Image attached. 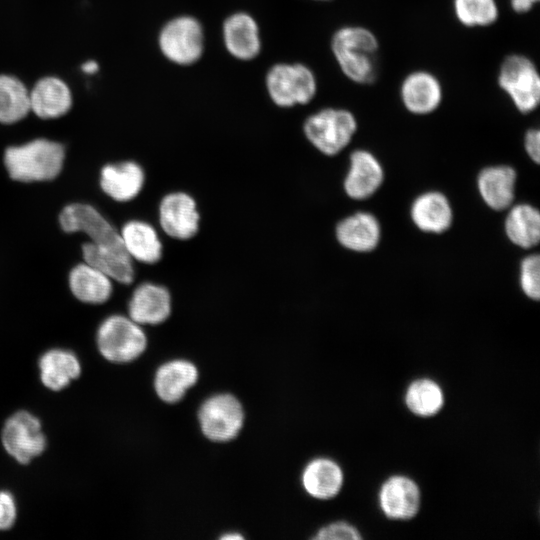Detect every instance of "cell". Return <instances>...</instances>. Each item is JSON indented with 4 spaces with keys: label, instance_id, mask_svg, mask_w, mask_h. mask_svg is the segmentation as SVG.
<instances>
[{
    "label": "cell",
    "instance_id": "22",
    "mask_svg": "<svg viewBox=\"0 0 540 540\" xmlns=\"http://www.w3.org/2000/svg\"><path fill=\"white\" fill-rule=\"evenodd\" d=\"M336 238L349 250L368 252L373 250L380 240V225L370 213H355L338 223Z\"/></svg>",
    "mask_w": 540,
    "mask_h": 540
},
{
    "label": "cell",
    "instance_id": "15",
    "mask_svg": "<svg viewBox=\"0 0 540 540\" xmlns=\"http://www.w3.org/2000/svg\"><path fill=\"white\" fill-rule=\"evenodd\" d=\"M72 102L69 86L59 77H43L29 90L30 111L44 120L65 115L71 109Z\"/></svg>",
    "mask_w": 540,
    "mask_h": 540
},
{
    "label": "cell",
    "instance_id": "39",
    "mask_svg": "<svg viewBox=\"0 0 540 540\" xmlns=\"http://www.w3.org/2000/svg\"><path fill=\"white\" fill-rule=\"evenodd\" d=\"M314 1H331V0H314Z\"/></svg>",
    "mask_w": 540,
    "mask_h": 540
},
{
    "label": "cell",
    "instance_id": "5",
    "mask_svg": "<svg viewBox=\"0 0 540 540\" xmlns=\"http://www.w3.org/2000/svg\"><path fill=\"white\" fill-rule=\"evenodd\" d=\"M357 130L354 114L344 108H324L304 122L307 140L322 154L333 156L342 151Z\"/></svg>",
    "mask_w": 540,
    "mask_h": 540
},
{
    "label": "cell",
    "instance_id": "34",
    "mask_svg": "<svg viewBox=\"0 0 540 540\" xmlns=\"http://www.w3.org/2000/svg\"><path fill=\"white\" fill-rule=\"evenodd\" d=\"M17 504L13 494L0 490V531L9 530L17 519Z\"/></svg>",
    "mask_w": 540,
    "mask_h": 540
},
{
    "label": "cell",
    "instance_id": "11",
    "mask_svg": "<svg viewBox=\"0 0 540 540\" xmlns=\"http://www.w3.org/2000/svg\"><path fill=\"white\" fill-rule=\"evenodd\" d=\"M159 225L163 232L176 240H189L200 228V213L196 200L184 191L164 195L158 207Z\"/></svg>",
    "mask_w": 540,
    "mask_h": 540
},
{
    "label": "cell",
    "instance_id": "8",
    "mask_svg": "<svg viewBox=\"0 0 540 540\" xmlns=\"http://www.w3.org/2000/svg\"><path fill=\"white\" fill-rule=\"evenodd\" d=\"M245 413L238 398L229 393L208 397L198 410V423L203 435L214 442H228L241 431Z\"/></svg>",
    "mask_w": 540,
    "mask_h": 540
},
{
    "label": "cell",
    "instance_id": "1",
    "mask_svg": "<svg viewBox=\"0 0 540 540\" xmlns=\"http://www.w3.org/2000/svg\"><path fill=\"white\" fill-rule=\"evenodd\" d=\"M379 46L373 31L358 25L339 28L331 39V50L341 72L359 85H370L377 79Z\"/></svg>",
    "mask_w": 540,
    "mask_h": 540
},
{
    "label": "cell",
    "instance_id": "25",
    "mask_svg": "<svg viewBox=\"0 0 540 540\" xmlns=\"http://www.w3.org/2000/svg\"><path fill=\"white\" fill-rule=\"evenodd\" d=\"M515 181L516 172L511 167H487L478 176V189L489 207L504 210L513 202Z\"/></svg>",
    "mask_w": 540,
    "mask_h": 540
},
{
    "label": "cell",
    "instance_id": "2",
    "mask_svg": "<svg viewBox=\"0 0 540 540\" xmlns=\"http://www.w3.org/2000/svg\"><path fill=\"white\" fill-rule=\"evenodd\" d=\"M65 158L62 144L37 138L5 150L4 164L9 176L21 182L52 180L60 173Z\"/></svg>",
    "mask_w": 540,
    "mask_h": 540
},
{
    "label": "cell",
    "instance_id": "28",
    "mask_svg": "<svg viewBox=\"0 0 540 540\" xmlns=\"http://www.w3.org/2000/svg\"><path fill=\"white\" fill-rule=\"evenodd\" d=\"M505 231L515 245L531 248L538 244L540 238V214L531 205L519 204L508 213Z\"/></svg>",
    "mask_w": 540,
    "mask_h": 540
},
{
    "label": "cell",
    "instance_id": "23",
    "mask_svg": "<svg viewBox=\"0 0 540 540\" xmlns=\"http://www.w3.org/2000/svg\"><path fill=\"white\" fill-rule=\"evenodd\" d=\"M302 485L313 498L320 500L336 496L343 485V472L340 466L328 458L310 461L302 472Z\"/></svg>",
    "mask_w": 540,
    "mask_h": 540
},
{
    "label": "cell",
    "instance_id": "12",
    "mask_svg": "<svg viewBox=\"0 0 540 540\" xmlns=\"http://www.w3.org/2000/svg\"><path fill=\"white\" fill-rule=\"evenodd\" d=\"M400 100L407 111L415 115L434 112L443 100V87L439 78L427 70L407 74L400 85Z\"/></svg>",
    "mask_w": 540,
    "mask_h": 540
},
{
    "label": "cell",
    "instance_id": "35",
    "mask_svg": "<svg viewBox=\"0 0 540 540\" xmlns=\"http://www.w3.org/2000/svg\"><path fill=\"white\" fill-rule=\"evenodd\" d=\"M525 149L528 155L536 163L540 160V132L538 129H530L525 134Z\"/></svg>",
    "mask_w": 540,
    "mask_h": 540
},
{
    "label": "cell",
    "instance_id": "17",
    "mask_svg": "<svg viewBox=\"0 0 540 540\" xmlns=\"http://www.w3.org/2000/svg\"><path fill=\"white\" fill-rule=\"evenodd\" d=\"M222 32L224 45L235 58L252 60L259 54V27L251 15L245 12L230 15L223 23Z\"/></svg>",
    "mask_w": 540,
    "mask_h": 540
},
{
    "label": "cell",
    "instance_id": "21",
    "mask_svg": "<svg viewBox=\"0 0 540 540\" xmlns=\"http://www.w3.org/2000/svg\"><path fill=\"white\" fill-rule=\"evenodd\" d=\"M124 249L131 260L155 264L163 255V244L153 225L142 220H130L120 230Z\"/></svg>",
    "mask_w": 540,
    "mask_h": 540
},
{
    "label": "cell",
    "instance_id": "7",
    "mask_svg": "<svg viewBox=\"0 0 540 540\" xmlns=\"http://www.w3.org/2000/svg\"><path fill=\"white\" fill-rule=\"evenodd\" d=\"M1 443L16 462L29 464L45 451L47 439L40 419L29 411L20 410L6 419Z\"/></svg>",
    "mask_w": 540,
    "mask_h": 540
},
{
    "label": "cell",
    "instance_id": "26",
    "mask_svg": "<svg viewBox=\"0 0 540 540\" xmlns=\"http://www.w3.org/2000/svg\"><path fill=\"white\" fill-rule=\"evenodd\" d=\"M411 217L420 230L441 233L451 225L452 209L443 194L427 192L413 202Z\"/></svg>",
    "mask_w": 540,
    "mask_h": 540
},
{
    "label": "cell",
    "instance_id": "27",
    "mask_svg": "<svg viewBox=\"0 0 540 540\" xmlns=\"http://www.w3.org/2000/svg\"><path fill=\"white\" fill-rule=\"evenodd\" d=\"M82 255L84 262L102 271L114 281L130 284L134 280L133 261L126 254L116 253L87 242L82 245Z\"/></svg>",
    "mask_w": 540,
    "mask_h": 540
},
{
    "label": "cell",
    "instance_id": "37",
    "mask_svg": "<svg viewBox=\"0 0 540 540\" xmlns=\"http://www.w3.org/2000/svg\"><path fill=\"white\" fill-rule=\"evenodd\" d=\"M81 70L88 75H93L99 70V65L94 60L86 61L82 64Z\"/></svg>",
    "mask_w": 540,
    "mask_h": 540
},
{
    "label": "cell",
    "instance_id": "29",
    "mask_svg": "<svg viewBox=\"0 0 540 540\" xmlns=\"http://www.w3.org/2000/svg\"><path fill=\"white\" fill-rule=\"evenodd\" d=\"M30 112L29 90L17 77L0 74V123L13 124Z\"/></svg>",
    "mask_w": 540,
    "mask_h": 540
},
{
    "label": "cell",
    "instance_id": "30",
    "mask_svg": "<svg viewBox=\"0 0 540 540\" xmlns=\"http://www.w3.org/2000/svg\"><path fill=\"white\" fill-rule=\"evenodd\" d=\"M408 409L421 417H429L438 413L444 404L441 387L431 379H418L412 382L405 394Z\"/></svg>",
    "mask_w": 540,
    "mask_h": 540
},
{
    "label": "cell",
    "instance_id": "19",
    "mask_svg": "<svg viewBox=\"0 0 540 540\" xmlns=\"http://www.w3.org/2000/svg\"><path fill=\"white\" fill-rule=\"evenodd\" d=\"M144 183V170L134 161L107 164L100 173L102 190L118 202L134 199L141 192Z\"/></svg>",
    "mask_w": 540,
    "mask_h": 540
},
{
    "label": "cell",
    "instance_id": "32",
    "mask_svg": "<svg viewBox=\"0 0 540 540\" xmlns=\"http://www.w3.org/2000/svg\"><path fill=\"white\" fill-rule=\"evenodd\" d=\"M520 285L523 292L531 299L540 296V258L537 254L523 259L520 269Z\"/></svg>",
    "mask_w": 540,
    "mask_h": 540
},
{
    "label": "cell",
    "instance_id": "38",
    "mask_svg": "<svg viewBox=\"0 0 540 540\" xmlns=\"http://www.w3.org/2000/svg\"><path fill=\"white\" fill-rule=\"evenodd\" d=\"M243 536L239 533H234V532H230V533H226L224 534L221 539H224V540H236V539H242Z\"/></svg>",
    "mask_w": 540,
    "mask_h": 540
},
{
    "label": "cell",
    "instance_id": "6",
    "mask_svg": "<svg viewBox=\"0 0 540 540\" xmlns=\"http://www.w3.org/2000/svg\"><path fill=\"white\" fill-rule=\"evenodd\" d=\"M271 100L280 107L309 103L316 95L317 80L313 71L301 63H279L266 75Z\"/></svg>",
    "mask_w": 540,
    "mask_h": 540
},
{
    "label": "cell",
    "instance_id": "10",
    "mask_svg": "<svg viewBox=\"0 0 540 540\" xmlns=\"http://www.w3.org/2000/svg\"><path fill=\"white\" fill-rule=\"evenodd\" d=\"M59 222L67 233L83 232L93 244L126 254L120 232L93 206L82 203H73L63 208Z\"/></svg>",
    "mask_w": 540,
    "mask_h": 540
},
{
    "label": "cell",
    "instance_id": "14",
    "mask_svg": "<svg viewBox=\"0 0 540 540\" xmlns=\"http://www.w3.org/2000/svg\"><path fill=\"white\" fill-rule=\"evenodd\" d=\"M420 502L418 485L406 476L396 475L388 478L379 491L380 508L390 519L413 518L419 511Z\"/></svg>",
    "mask_w": 540,
    "mask_h": 540
},
{
    "label": "cell",
    "instance_id": "18",
    "mask_svg": "<svg viewBox=\"0 0 540 540\" xmlns=\"http://www.w3.org/2000/svg\"><path fill=\"white\" fill-rule=\"evenodd\" d=\"M39 378L43 386L58 392L78 379L82 366L77 355L63 348H52L45 351L38 359Z\"/></svg>",
    "mask_w": 540,
    "mask_h": 540
},
{
    "label": "cell",
    "instance_id": "36",
    "mask_svg": "<svg viewBox=\"0 0 540 540\" xmlns=\"http://www.w3.org/2000/svg\"><path fill=\"white\" fill-rule=\"evenodd\" d=\"M511 9L517 14H526L538 4L539 0H509Z\"/></svg>",
    "mask_w": 540,
    "mask_h": 540
},
{
    "label": "cell",
    "instance_id": "16",
    "mask_svg": "<svg viewBox=\"0 0 540 540\" xmlns=\"http://www.w3.org/2000/svg\"><path fill=\"white\" fill-rule=\"evenodd\" d=\"M199 377L194 363L186 359H173L156 370L153 384L157 396L166 403L174 404L184 398Z\"/></svg>",
    "mask_w": 540,
    "mask_h": 540
},
{
    "label": "cell",
    "instance_id": "24",
    "mask_svg": "<svg viewBox=\"0 0 540 540\" xmlns=\"http://www.w3.org/2000/svg\"><path fill=\"white\" fill-rule=\"evenodd\" d=\"M69 287L79 301L87 304H102L113 291L112 279L86 262L70 271Z\"/></svg>",
    "mask_w": 540,
    "mask_h": 540
},
{
    "label": "cell",
    "instance_id": "3",
    "mask_svg": "<svg viewBox=\"0 0 540 540\" xmlns=\"http://www.w3.org/2000/svg\"><path fill=\"white\" fill-rule=\"evenodd\" d=\"M148 339L142 325L128 315L105 318L96 332V346L108 362L126 364L138 359L147 349Z\"/></svg>",
    "mask_w": 540,
    "mask_h": 540
},
{
    "label": "cell",
    "instance_id": "31",
    "mask_svg": "<svg viewBox=\"0 0 540 540\" xmlns=\"http://www.w3.org/2000/svg\"><path fill=\"white\" fill-rule=\"evenodd\" d=\"M453 12L457 21L467 28H484L499 18L496 0H453Z\"/></svg>",
    "mask_w": 540,
    "mask_h": 540
},
{
    "label": "cell",
    "instance_id": "33",
    "mask_svg": "<svg viewBox=\"0 0 540 540\" xmlns=\"http://www.w3.org/2000/svg\"><path fill=\"white\" fill-rule=\"evenodd\" d=\"M361 538L356 527L343 521L322 527L314 537L317 540H359Z\"/></svg>",
    "mask_w": 540,
    "mask_h": 540
},
{
    "label": "cell",
    "instance_id": "20",
    "mask_svg": "<svg viewBox=\"0 0 540 540\" xmlns=\"http://www.w3.org/2000/svg\"><path fill=\"white\" fill-rule=\"evenodd\" d=\"M383 181V169L376 157L366 151L357 150L350 156V168L344 180V189L353 199L370 197Z\"/></svg>",
    "mask_w": 540,
    "mask_h": 540
},
{
    "label": "cell",
    "instance_id": "4",
    "mask_svg": "<svg viewBox=\"0 0 540 540\" xmlns=\"http://www.w3.org/2000/svg\"><path fill=\"white\" fill-rule=\"evenodd\" d=\"M499 88L522 114L536 110L540 103V75L528 56L513 53L506 56L497 75Z\"/></svg>",
    "mask_w": 540,
    "mask_h": 540
},
{
    "label": "cell",
    "instance_id": "13",
    "mask_svg": "<svg viewBox=\"0 0 540 540\" xmlns=\"http://www.w3.org/2000/svg\"><path fill=\"white\" fill-rule=\"evenodd\" d=\"M171 312V293L158 283L144 282L138 285L128 302V316L142 326L162 324Z\"/></svg>",
    "mask_w": 540,
    "mask_h": 540
},
{
    "label": "cell",
    "instance_id": "9",
    "mask_svg": "<svg viewBox=\"0 0 540 540\" xmlns=\"http://www.w3.org/2000/svg\"><path fill=\"white\" fill-rule=\"evenodd\" d=\"M158 43L162 54L168 60L178 65H190L202 56L203 28L194 17L178 16L163 26Z\"/></svg>",
    "mask_w": 540,
    "mask_h": 540
}]
</instances>
